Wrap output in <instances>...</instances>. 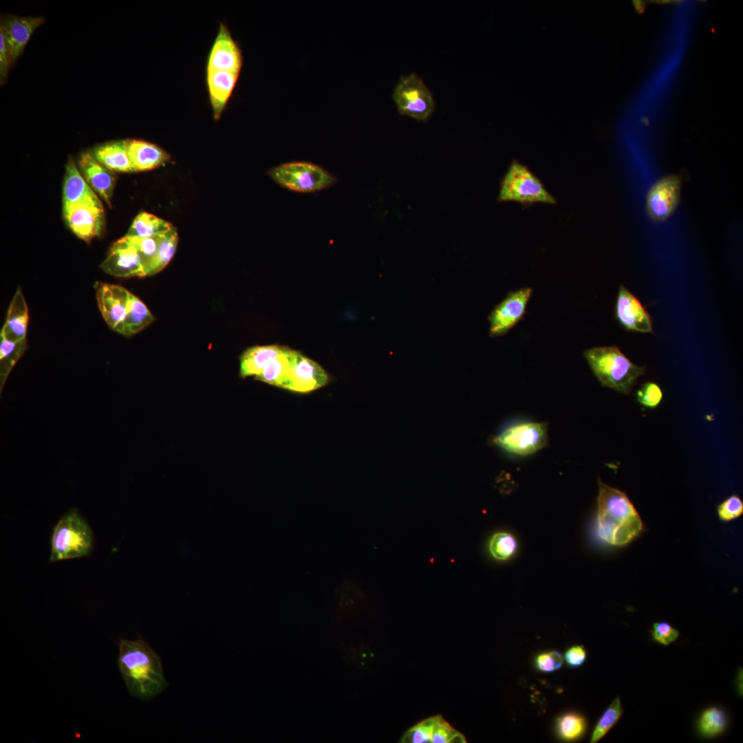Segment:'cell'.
Masks as SVG:
<instances>
[{
    "label": "cell",
    "instance_id": "cell-1",
    "mask_svg": "<svg viewBox=\"0 0 743 743\" xmlns=\"http://www.w3.org/2000/svg\"><path fill=\"white\" fill-rule=\"evenodd\" d=\"M118 647V665L131 696L151 699L166 688L160 658L141 636L120 638Z\"/></svg>",
    "mask_w": 743,
    "mask_h": 743
},
{
    "label": "cell",
    "instance_id": "cell-2",
    "mask_svg": "<svg viewBox=\"0 0 743 743\" xmlns=\"http://www.w3.org/2000/svg\"><path fill=\"white\" fill-rule=\"evenodd\" d=\"M597 533L605 543L623 546L643 530V521L627 494L598 480Z\"/></svg>",
    "mask_w": 743,
    "mask_h": 743
},
{
    "label": "cell",
    "instance_id": "cell-3",
    "mask_svg": "<svg viewBox=\"0 0 743 743\" xmlns=\"http://www.w3.org/2000/svg\"><path fill=\"white\" fill-rule=\"evenodd\" d=\"M584 357L602 386L625 394L631 392L638 378L646 371L645 366L634 364L615 346L588 349Z\"/></svg>",
    "mask_w": 743,
    "mask_h": 743
},
{
    "label": "cell",
    "instance_id": "cell-4",
    "mask_svg": "<svg viewBox=\"0 0 743 743\" xmlns=\"http://www.w3.org/2000/svg\"><path fill=\"white\" fill-rule=\"evenodd\" d=\"M92 546L91 528L76 510L72 509L59 519L54 528L49 561L86 556Z\"/></svg>",
    "mask_w": 743,
    "mask_h": 743
},
{
    "label": "cell",
    "instance_id": "cell-5",
    "mask_svg": "<svg viewBox=\"0 0 743 743\" xmlns=\"http://www.w3.org/2000/svg\"><path fill=\"white\" fill-rule=\"evenodd\" d=\"M498 201L515 202L523 205L557 203L541 181L526 165L515 160L511 162L501 182Z\"/></svg>",
    "mask_w": 743,
    "mask_h": 743
},
{
    "label": "cell",
    "instance_id": "cell-6",
    "mask_svg": "<svg viewBox=\"0 0 743 743\" xmlns=\"http://www.w3.org/2000/svg\"><path fill=\"white\" fill-rule=\"evenodd\" d=\"M270 177L292 191L312 193L332 186L336 178L325 169L308 162H290L269 171Z\"/></svg>",
    "mask_w": 743,
    "mask_h": 743
},
{
    "label": "cell",
    "instance_id": "cell-7",
    "mask_svg": "<svg viewBox=\"0 0 743 743\" xmlns=\"http://www.w3.org/2000/svg\"><path fill=\"white\" fill-rule=\"evenodd\" d=\"M548 429V424L546 422L515 423L501 429L492 439V442L507 453L526 456L546 446Z\"/></svg>",
    "mask_w": 743,
    "mask_h": 743
},
{
    "label": "cell",
    "instance_id": "cell-8",
    "mask_svg": "<svg viewBox=\"0 0 743 743\" xmlns=\"http://www.w3.org/2000/svg\"><path fill=\"white\" fill-rule=\"evenodd\" d=\"M393 98L400 115L418 121H427L435 107L431 91L416 73L400 78L394 89Z\"/></svg>",
    "mask_w": 743,
    "mask_h": 743
},
{
    "label": "cell",
    "instance_id": "cell-9",
    "mask_svg": "<svg viewBox=\"0 0 743 743\" xmlns=\"http://www.w3.org/2000/svg\"><path fill=\"white\" fill-rule=\"evenodd\" d=\"M532 292L531 288H523L510 292L495 306L488 316L491 336H499L506 334L523 319Z\"/></svg>",
    "mask_w": 743,
    "mask_h": 743
},
{
    "label": "cell",
    "instance_id": "cell-10",
    "mask_svg": "<svg viewBox=\"0 0 743 743\" xmlns=\"http://www.w3.org/2000/svg\"><path fill=\"white\" fill-rule=\"evenodd\" d=\"M680 179L676 175L665 176L649 190L646 209L649 217L656 222L667 219L676 209L680 199Z\"/></svg>",
    "mask_w": 743,
    "mask_h": 743
},
{
    "label": "cell",
    "instance_id": "cell-11",
    "mask_svg": "<svg viewBox=\"0 0 743 743\" xmlns=\"http://www.w3.org/2000/svg\"><path fill=\"white\" fill-rule=\"evenodd\" d=\"M100 267L106 273L118 277L146 276L136 248L125 236L113 244Z\"/></svg>",
    "mask_w": 743,
    "mask_h": 743
},
{
    "label": "cell",
    "instance_id": "cell-12",
    "mask_svg": "<svg viewBox=\"0 0 743 743\" xmlns=\"http://www.w3.org/2000/svg\"><path fill=\"white\" fill-rule=\"evenodd\" d=\"M45 21L43 17L13 14H7L1 19L0 30L3 33L12 65L23 52L34 32Z\"/></svg>",
    "mask_w": 743,
    "mask_h": 743
},
{
    "label": "cell",
    "instance_id": "cell-13",
    "mask_svg": "<svg viewBox=\"0 0 743 743\" xmlns=\"http://www.w3.org/2000/svg\"><path fill=\"white\" fill-rule=\"evenodd\" d=\"M328 381L329 377L325 369L299 352L281 388L297 393H308L325 385Z\"/></svg>",
    "mask_w": 743,
    "mask_h": 743
},
{
    "label": "cell",
    "instance_id": "cell-14",
    "mask_svg": "<svg viewBox=\"0 0 743 743\" xmlns=\"http://www.w3.org/2000/svg\"><path fill=\"white\" fill-rule=\"evenodd\" d=\"M63 212L69 228L80 239L89 242L100 235L104 224L103 207L78 204L63 206Z\"/></svg>",
    "mask_w": 743,
    "mask_h": 743
},
{
    "label": "cell",
    "instance_id": "cell-15",
    "mask_svg": "<svg viewBox=\"0 0 743 743\" xmlns=\"http://www.w3.org/2000/svg\"><path fill=\"white\" fill-rule=\"evenodd\" d=\"M615 316L627 330L652 333L651 317L640 301L624 286H620L615 305Z\"/></svg>",
    "mask_w": 743,
    "mask_h": 743
},
{
    "label": "cell",
    "instance_id": "cell-16",
    "mask_svg": "<svg viewBox=\"0 0 743 743\" xmlns=\"http://www.w3.org/2000/svg\"><path fill=\"white\" fill-rule=\"evenodd\" d=\"M96 290L101 314L108 326L115 330L125 317L130 292L120 286L103 283H97Z\"/></svg>",
    "mask_w": 743,
    "mask_h": 743
},
{
    "label": "cell",
    "instance_id": "cell-17",
    "mask_svg": "<svg viewBox=\"0 0 743 743\" xmlns=\"http://www.w3.org/2000/svg\"><path fill=\"white\" fill-rule=\"evenodd\" d=\"M241 64V51L226 26L222 24L208 56L206 70L239 73Z\"/></svg>",
    "mask_w": 743,
    "mask_h": 743
},
{
    "label": "cell",
    "instance_id": "cell-18",
    "mask_svg": "<svg viewBox=\"0 0 743 743\" xmlns=\"http://www.w3.org/2000/svg\"><path fill=\"white\" fill-rule=\"evenodd\" d=\"M78 164L79 171L89 186L111 207L115 186L113 172L98 162L90 152L82 153Z\"/></svg>",
    "mask_w": 743,
    "mask_h": 743
},
{
    "label": "cell",
    "instance_id": "cell-19",
    "mask_svg": "<svg viewBox=\"0 0 743 743\" xmlns=\"http://www.w3.org/2000/svg\"><path fill=\"white\" fill-rule=\"evenodd\" d=\"M78 204L103 207L96 193L87 183L74 160L69 158L64 177L63 206Z\"/></svg>",
    "mask_w": 743,
    "mask_h": 743
},
{
    "label": "cell",
    "instance_id": "cell-20",
    "mask_svg": "<svg viewBox=\"0 0 743 743\" xmlns=\"http://www.w3.org/2000/svg\"><path fill=\"white\" fill-rule=\"evenodd\" d=\"M126 146L133 172L154 169L171 159L160 147L144 140H126Z\"/></svg>",
    "mask_w": 743,
    "mask_h": 743
},
{
    "label": "cell",
    "instance_id": "cell-21",
    "mask_svg": "<svg viewBox=\"0 0 743 743\" xmlns=\"http://www.w3.org/2000/svg\"><path fill=\"white\" fill-rule=\"evenodd\" d=\"M239 73L206 70V83L215 119H219L235 86Z\"/></svg>",
    "mask_w": 743,
    "mask_h": 743
},
{
    "label": "cell",
    "instance_id": "cell-22",
    "mask_svg": "<svg viewBox=\"0 0 743 743\" xmlns=\"http://www.w3.org/2000/svg\"><path fill=\"white\" fill-rule=\"evenodd\" d=\"M28 323V306L23 294L19 288L10 305L0 336L11 341L23 340L26 336Z\"/></svg>",
    "mask_w": 743,
    "mask_h": 743
},
{
    "label": "cell",
    "instance_id": "cell-23",
    "mask_svg": "<svg viewBox=\"0 0 743 743\" xmlns=\"http://www.w3.org/2000/svg\"><path fill=\"white\" fill-rule=\"evenodd\" d=\"M90 153L111 171L133 172L126 140L107 142L95 147Z\"/></svg>",
    "mask_w": 743,
    "mask_h": 743
},
{
    "label": "cell",
    "instance_id": "cell-24",
    "mask_svg": "<svg viewBox=\"0 0 743 743\" xmlns=\"http://www.w3.org/2000/svg\"><path fill=\"white\" fill-rule=\"evenodd\" d=\"M286 347V346L271 345L248 348L240 356V376L242 378L257 377L266 365L280 355Z\"/></svg>",
    "mask_w": 743,
    "mask_h": 743
},
{
    "label": "cell",
    "instance_id": "cell-25",
    "mask_svg": "<svg viewBox=\"0 0 743 743\" xmlns=\"http://www.w3.org/2000/svg\"><path fill=\"white\" fill-rule=\"evenodd\" d=\"M153 320V315L144 303L130 293L127 314L115 331L124 336H132L147 327Z\"/></svg>",
    "mask_w": 743,
    "mask_h": 743
},
{
    "label": "cell",
    "instance_id": "cell-26",
    "mask_svg": "<svg viewBox=\"0 0 743 743\" xmlns=\"http://www.w3.org/2000/svg\"><path fill=\"white\" fill-rule=\"evenodd\" d=\"M299 354L286 347L278 356L271 360L255 378L270 385L282 387Z\"/></svg>",
    "mask_w": 743,
    "mask_h": 743
},
{
    "label": "cell",
    "instance_id": "cell-27",
    "mask_svg": "<svg viewBox=\"0 0 743 743\" xmlns=\"http://www.w3.org/2000/svg\"><path fill=\"white\" fill-rule=\"evenodd\" d=\"M173 225L152 214L142 212L134 219L125 236L129 237H151L166 233Z\"/></svg>",
    "mask_w": 743,
    "mask_h": 743
},
{
    "label": "cell",
    "instance_id": "cell-28",
    "mask_svg": "<svg viewBox=\"0 0 743 743\" xmlns=\"http://www.w3.org/2000/svg\"><path fill=\"white\" fill-rule=\"evenodd\" d=\"M728 725V717L724 710L710 707L702 711L697 720L699 733L706 738H713L722 734Z\"/></svg>",
    "mask_w": 743,
    "mask_h": 743
},
{
    "label": "cell",
    "instance_id": "cell-29",
    "mask_svg": "<svg viewBox=\"0 0 743 743\" xmlns=\"http://www.w3.org/2000/svg\"><path fill=\"white\" fill-rule=\"evenodd\" d=\"M27 347L26 338L19 341H11L0 336V390L17 362Z\"/></svg>",
    "mask_w": 743,
    "mask_h": 743
},
{
    "label": "cell",
    "instance_id": "cell-30",
    "mask_svg": "<svg viewBox=\"0 0 743 743\" xmlns=\"http://www.w3.org/2000/svg\"><path fill=\"white\" fill-rule=\"evenodd\" d=\"M586 720L577 713H567L557 718L555 729L559 738L565 741L580 739L586 731Z\"/></svg>",
    "mask_w": 743,
    "mask_h": 743
},
{
    "label": "cell",
    "instance_id": "cell-31",
    "mask_svg": "<svg viewBox=\"0 0 743 743\" xmlns=\"http://www.w3.org/2000/svg\"><path fill=\"white\" fill-rule=\"evenodd\" d=\"M178 242V235L174 226L164 234L160 240L155 258L151 266L147 276L153 275L169 263L175 254Z\"/></svg>",
    "mask_w": 743,
    "mask_h": 743
},
{
    "label": "cell",
    "instance_id": "cell-32",
    "mask_svg": "<svg viewBox=\"0 0 743 743\" xmlns=\"http://www.w3.org/2000/svg\"><path fill=\"white\" fill-rule=\"evenodd\" d=\"M623 713L620 698L616 697L603 713L592 733L590 742L595 743L603 738L615 725Z\"/></svg>",
    "mask_w": 743,
    "mask_h": 743
},
{
    "label": "cell",
    "instance_id": "cell-33",
    "mask_svg": "<svg viewBox=\"0 0 743 743\" xmlns=\"http://www.w3.org/2000/svg\"><path fill=\"white\" fill-rule=\"evenodd\" d=\"M517 543L515 537L506 532L495 533L488 543L489 551L495 559L504 561L509 559L515 552Z\"/></svg>",
    "mask_w": 743,
    "mask_h": 743
},
{
    "label": "cell",
    "instance_id": "cell-34",
    "mask_svg": "<svg viewBox=\"0 0 743 743\" xmlns=\"http://www.w3.org/2000/svg\"><path fill=\"white\" fill-rule=\"evenodd\" d=\"M162 235L142 238L125 236L136 248L146 276H147L148 271L155 258Z\"/></svg>",
    "mask_w": 743,
    "mask_h": 743
},
{
    "label": "cell",
    "instance_id": "cell-35",
    "mask_svg": "<svg viewBox=\"0 0 743 743\" xmlns=\"http://www.w3.org/2000/svg\"><path fill=\"white\" fill-rule=\"evenodd\" d=\"M438 715L428 718L412 726L404 734L401 742H432V735Z\"/></svg>",
    "mask_w": 743,
    "mask_h": 743
},
{
    "label": "cell",
    "instance_id": "cell-36",
    "mask_svg": "<svg viewBox=\"0 0 743 743\" xmlns=\"http://www.w3.org/2000/svg\"><path fill=\"white\" fill-rule=\"evenodd\" d=\"M432 742L464 743L466 741L463 734L453 729L441 715H438L432 735Z\"/></svg>",
    "mask_w": 743,
    "mask_h": 743
},
{
    "label": "cell",
    "instance_id": "cell-37",
    "mask_svg": "<svg viewBox=\"0 0 743 743\" xmlns=\"http://www.w3.org/2000/svg\"><path fill=\"white\" fill-rule=\"evenodd\" d=\"M663 392L660 387L654 382H647L638 389L636 399L644 407L654 409L662 402Z\"/></svg>",
    "mask_w": 743,
    "mask_h": 743
},
{
    "label": "cell",
    "instance_id": "cell-38",
    "mask_svg": "<svg viewBox=\"0 0 743 743\" xmlns=\"http://www.w3.org/2000/svg\"><path fill=\"white\" fill-rule=\"evenodd\" d=\"M720 520L729 521L740 517L743 513V502L737 495H732L717 507Z\"/></svg>",
    "mask_w": 743,
    "mask_h": 743
},
{
    "label": "cell",
    "instance_id": "cell-39",
    "mask_svg": "<svg viewBox=\"0 0 743 743\" xmlns=\"http://www.w3.org/2000/svg\"><path fill=\"white\" fill-rule=\"evenodd\" d=\"M651 634L655 642L665 646L675 642L680 636L677 629L665 621L654 623L652 625Z\"/></svg>",
    "mask_w": 743,
    "mask_h": 743
},
{
    "label": "cell",
    "instance_id": "cell-40",
    "mask_svg": "<svg viewBox=\"0 0 743 743\" xmlns=\"http://www.w3.org/2000/svg\"><path fill=\"white\" fill-rule=\"evenodd\" d=\"M562 663V654L557 651L539 654L535 658L536 667L543 672L553 671L560 668Z\"/></svg>",
    "mask_w": 743,
    "mask_h": 743
},
{
    "label": "cell",
    "instance_id": "cell-41",
    "mask_svg": "<svg viewBox=\"0 0 743 743\" xmlns=\"http://www.w3.org/2000/svg\"><path fill=\"white\" fill-rule=\"evenodd\" d=\"M12 65L3 33L0 30V83L3 85Z\"/></svg>",
    "mask_w": 743,
    "mask_h": 743
},
{
    "label": "cell",
    "instance_id": "cell-42",
    "mask_svg": "<svg viewBox=\"0 0 743 743\" xmlns=\"http://www.w3.org/2000/svg\"><path fill=\"white\" fill-rule=\"evenodd\" d=\"M587 653L581 645L572 646L565 653V660L571 667L581 666L585 660Z\"/></svg>",
    "mask_w": 743,
    "mask_h": 743
}]
</instances>
